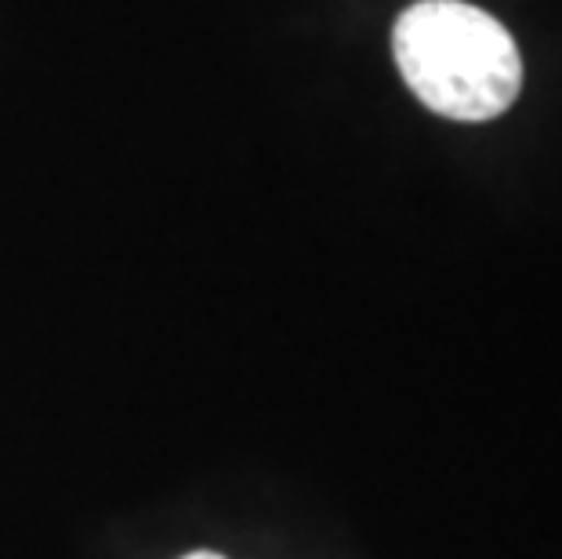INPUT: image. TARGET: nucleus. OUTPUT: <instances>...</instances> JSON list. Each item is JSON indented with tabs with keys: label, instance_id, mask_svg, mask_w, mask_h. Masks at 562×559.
Masks as SVG:
<instances>
[{
	"label": "nucleus",
	"instance_id": "nucleus-1",
	"mask_svg": "<svg viewBox=\"0 0 562 559\" xmlns=\"http://www.w3.org/2000/svg\"><path fill=\"white\" fill-rule=\"evenodd\" d=\"M396 66L417 99L447 121H494L519 99L522 58L490 11L464 0H417L392 30Z\"/></svg>",
	"mask_w": 562,
	"mask_h": 559
},
{
	"label": "nucleus",
	"instance_id": "nucleus-2",
	"mask_svg": "<svg viewBox=\"0 0 562 559\" xmlns=\"http://www.w3.org/2000/svg\"><path fill=\"white\" fill-rule=\"evenodd\" d=\"M182 559H225V556H218V552H189Z\"/></svg>",
	"mask_w": 562,
	"mask_h": 559
}]
</instances>
